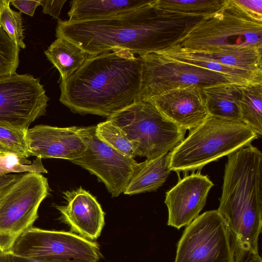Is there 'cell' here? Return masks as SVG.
<instances>
[{"label": "cell", "instance_id": "cell-1", "mask_svg": "<svg viewBox=\"0 0 262 262\" xmlns=\"http://www.w3.org/2000/svg\"><path fill=\"white\" fill-rule=\"evenodd\" d=\"M155 2L100 19H59L56 36L89 56L117 50L148 54L178 44L204 18L163 10Z\"/></svg>", "mask_w": 262, "mask_h": 262}, {"label": "cell", "instance_id": "cell-2", "mask_svg": "<svg viewBox=\"0 0 262 262\" xmlns=\"http://www.w3.org/2000/svg\"><path fill=\"white\" fill-rule=\"evenodd\" d=\"M141 60L125 50L89 56L61 80L59 101L74 113L109 118L140 101Z\"/></svg>", "mask_w": 262, "mask_h": 262}, {"label": "cell", "instance_id": "cell-3", "mask_svg": "<svg viewBox=\"0 0 262 262\" xmlns=\"http://www.w3.org/2000/svg\"><path fill=\"white\" fill-rule=\"evenodd\" d=\"M217 210L236 245L258 253L262 227V154L251 144L227 156Z\"/></svg>", "mask_w": 262, "mask_h": 262}, {"label": "cell", "instance_id": "cell-4", "mask_svg": "<svg viewBox=\"0 0 262 262\" xmlns=\"http://www.w3.org/2000/svg\"><path fill=\"white\" fill-rule=\"evenodd\" d=\"M257 135L242 122L209 116L189 130L169 152V169L177 173L200 171L206 165L251 144Z\"/></svg>", "mask_w": 262, "mask_h": 262}, {"label": "cell", "instance_id": "cell-5", "mask_svg": "<svg viewBox=\"0 0 262 262\" xmlns=\"http://www.w3.org/2000/svg\"><path fill=\"white\" fill-rule=\"evenodd\" d=\"M177 45L191 51L262 49V17L248 12L235 0H226L220 10L205 17Z\"/></svg>", "mask_w": 262, "mask_h": 262}, {"label": "cell", "instance_id": "cell-6", "mask_svg": "<svg viewBox=\"0 0 262 262\" xmlns=\"http://www.w3.org/2000/svg\"><path fill=\"white\" fill-rule=\"evenodd\" d=\"M107 119L132 142L137 156L146 159L171 151L185 138L186 131L165 118L148 101L136 102Z\"/></svg>", "mask_w": 262, "mask_h": 262}, {"label": "cell", "instance_id": "cell-7", "mask_svg": "<svg viewBox=\"0 0 262 262\" xmlns=\"http://www.w3.org/2000/svg\"><path fill=\"white\" fill-rule=\"evenodd\" d=\"M50 191L42 174L27 172L0 196V251H10L19 236L32 227Z\"/></svg>", "mask_w": 262, "mask_h": 262}, {"label": "cell", "instance_id": "cell-8", "mask_svg": "<svg viewBox=\"0 0 262 262\" xmlns=\"http://www.w3.org/2000/svg\"><path fill=\"white\" fill-rule=\"evenodd\" d=\"M142 66L140 101L180 88H202L232 83L226 76L201 67L167 57L159 53L139 55Z\"/></svg>", "mask_w": 262, "mask_h": 262}, {"label": "cell", "instance_id": "cell-9", "mask_svg": "<svg viewBox=\"0 0 262 262\" xmlns=\"http://www.w3.org/2000/svg\"><path fill=\"white\" fill-rule=\"evenodd\" d=\"M174 262H235V243L217 210L199 215L186 226Z\"/></svg>", "mask_w": 262, "mask_h": 262}, {"label": "cell", "instance_id": "cell-10", "mask_svg": "<svg viewBox=\"0 0 262 262\" xmlns=\"http://www.w3.org/2000/svg\"><path fill=\"white\" fill-rule=\"evenodd\" d=\"M10 251L23 256L61 262H98L101 256L96 242L70 232L33 226L19 236Z\"/></svg>", "mask_w": 262, "mask_h": 262}, {"label": "cell", "instance_id": "cell-11", "mask_svg": "<svg viewBox=\"0 0 262 262\" xmlns=\"http://www.w3.org/2000/svg\"><path fill=\"white\" fill-rule=\"evenodd\" d=\"M49 100L39 79L31 75L0 77V125L27 131L45 115Z\"/></svg>", "mask_w": 262, "mask_h": 262}, {"label": "cell", "instance_id": "cell-12", "mask_svg": "<svg viewBox=\"0 0 262 262\" xmlns=\"http://www.w3.org/2000/svg\"><path fill=\"white\" fill-rule=\"evenodd\" d=\"M78 133L86 150L82 156L70 161L96 176L112 197L124 192L138 162L101 140L96 134V125L78 127Z\"/></svg>", "mask_w": 262, "mask_h": 262}, {"label": "cell", "instance_id": "cell-13", "mask_svg": "<svg viewBox=\"0 0 262 262\" xmlns=\"http://www.w3.org/2000/svg\"><path fill=\"white\" fill-rule=\"evenodd\" d=\"M213 186L208 176L202 174L200 171L180 179L166 192L167 225L179 229L190 224L204 207Z\"/></svg>", "mask_w": 262, "mask_h": 262}, {"label": "cell", "instance_id": "cell-14", "mask_svg": "<svg viewBox=\"0 0 262 262\" xmlns=\"http://www.w3.org/2000/svg\"><path fill=\"white\" fill-rule=\"evenodd\" d=\"M165 118L185 130H191L208 116L202 88L193 85L174 90L149 100Z\"/></svg>", "mask_w": 262, "mask_h": 262}, {"label": "cell", "instance_id": "cell-15", "mask_svg": "<svg viewBox=\"0 0 262 262\" xmlns=\"http://www.w3.org/2000/svg\"><path fill=\"white\" fill-rule=\"evenodd\" d=\"M78 128L40 124L28 129L27 139L31 156L70 161L78 159L86 150Z\"/></svg>", "mask_w": 262, "mask_h": 262}, {"label": "cell", "instance_id": "cell-16", "mask_svg": "<svg viewBox=\"0 0 262 262\" xmlns=\"http://www.w3.org/2000/svg\"><path fill=\"white\" fill-rule=\"evenodd\" d=\"M63 194L67 204L54 205L61 214L59 220L81 236L97 239L105 224V213L96 198L81 187Z\"/></svg>", "mask_w": 262, "mask_h": 262}, {"label": "cell", "instance_id": "cell-17", "mask_svg": "<svg viewBox=\"0 0 262 262\" xmlns=\"http://www.w3.org/2000/svg\"><path fill=\"white\" fill-rule=\"evenodd\" d=\"M242 86L228 83L202 88L209 115L242 122L239 100Z\"/></svg>", "mask_w": 262, "mask_h": 262}, {"label": "cell", "instance_id": "cell-18", "mask_svg": "<svg viewBox=\"0 0 262 262\" xmlns=\"http://www.w3.org/2000/svg\"><path fill=\"white\" fill-rule=\"evenodd\" d=\"M170 171L169 152L138 163L123 193L133 195L156 191L165 182Z\"/></svg>", "mask_w": 262, "mask_h": 262}, {"label": "cell", "instance_id": "cell-19", "mask_svg": "<svg viewBox=\"0 0 262 262\" xmlns=\"http://www.w3.org/2000/svg\"><path fill=\"white\" fill-rule=\"evenodd\" d=\"M152 0H74L70 2L68 13L70 21L105 18L139 8Z\"/></svg>", "mask_w": 262, "mask_h": 262}, {"label": "cell", "instance_id": "cell-20", "mask_svg": "<svg viewBox=\"0 0 262 262\" xmlns=\"http://www.w3.org/2000/svg\"><path fill=\"white\" fill-rule=\"evenodd\" d=\"M157 53L167 57L219 73L229 78L232 83L239 85L262 83V74L227 67L193 54L174 45Z\"/></svg>", "mask_w": 262, "mask_h": 262}, {"label": "cell", "instance_id": "cell-21", "mask_svg": "<svg viewBox=\"0 0 262 262\" xmlns=\"http://www.w3.org/2000/svg\"><path fill=\"white\" fill-rule=\"evenodd\" d=\"M47 59L58 70L61 80L74 73L86 59V54L79 48L62 38H57L44 52Z\"/></svg>", "mask_w": 262, "mask_h": 262}, {"label": "cell", "instance_id": "cell-22", "mask_svg": "<svg viewBox=\"0 0 262 262\" xmlns=\"http://www.w3.org/2000/svg\"><path fill=\"white\" fill-rule=\"evenodd\" d=\"M239 107L242 122L260 137L262 135V83L242 86Z\"/></svg>", "mask_w": 262, "mask_h": 262}, {"label": "cell", "instance_id": "cell-23", "mask_svg": "<svg viewBox=\"0 0 262 262\" xmlns=\"http://www.w3.org/2000/svg\"><path fill=\"white\" fill-rule=\"evenodd\" d=\"M226 2V0H156L155 4L163 10L206 17L220 10Z\"/></svg>", "mask_w": 262, "mask_h": 262}, {"label": "cell", "instance_id": "cell-24", "mask_svg": "<svg viewBox=\"0 0 262 262\" xmlns=\"http://www.w3.org/2000/svg\"><path fill=\"white\" fill-rule=\"evenodd\" d=\"M96 134L101 140L122 154L133 159L137 156L132 142L111 120L106 119L96 125Z\"/></svg>", "mask_w": 262, "mask_h": 262}, {"label": "cell", "instance_id": "cell-25", "mask_svg": "<svg viewBox=\"0 0 262 262\" xmlns=\"http://www.w3.org/2000/svg\"><path fill=\"white\" fill-rule=\"evenodd\" d=\"M0 27L19 48H26L21 13L11 8L10 0H0Z\"/></svg>", "mask_w": 262, "mask_h": 262}, {"label": "cell", "instance_id": "cell-26", "mask_svg": "<svg viewBox=\"0 0 262 262\" xmlns=\"http://www.w3.org/2000/svg\"><path fill=\"white\" fill-rule=\"evenodd\" d=\"M22 172L47 173L41 158L37 157L33 162L20 159L14 153L8 152L0 155V177L8 173Z\"/></svg>", "mask_w": 262, "mask_h": 262}, {"label": "cell", "instance_id": "cell-27", "mask_svg": "<svg viewBox=\"0 0 262 262\" xmlns=\"http://www.w3.org/2000/svg\"><path fill=\"white\" fill-rule=\"evenodd\" d=\"M27 131L0 125V145L20 159H27L31 156L27 139Z\"/></svg>", "mask_w": 262, "mask_h": 262}, {"label": "cell", "instance_id": "cell-28", "mask_svg": "<svg viewBox=\"0 0 262 262\" xmlns=\"http://www.w3.org/2000/svg\"><path fill=\"white\" fill-rule=\"evenodd\" d=\"M66 2V0H39L40 5L42 7V12L58 20H59V15Z\"/></svg>", "mask_w": 262, "mask_h": 262}, {"label": "cell", "instance_id": "cell-29", "mask_svg": "<svg viewBox=\"0 0 262 262\" xmlns=\"http://www.w3.org/2000/svg\"><path fill=\"white\" fill-rule=\"evenodd\" d=\"M0 262H61L46 260L31 257L23 256L15 254L10 251H0ZM70 262H80L72 261Z\"/></svg>", "mask_w": 262, "mask_h": 262}, {"label": "cell", "instance_id": "cell-30", "mask_svg": "<svg viewBox=\"0 0 262 262\" xmlns=\"http://www.w3.org/2000/svg\"><path fill=\"white\" fill-rule=\"evenodd\" d=\"M10 4L21 13L33 16L37 7L40 5L38 1L10 0Z\"/></svg>", "mask_w": 262, "mask_h": 262}, {"label": "cell", "instance_id": "cell-31", "mask_svg": "<svg viewBox=\"0 0 262 262\" xmlns=\"http://www.w3.org/2000/svg\"><path fill=\"white\" fill-rule=\"evenodd\" d=\"M235 262H262L259 254L240 248L235 244Z\"/></svg>", "mask_w": 262, "mask_h": 262}, {"label": "cell", "instance_id": "cell-32", "mask_svg": "<svg viewBox=\"0 0 262 262\" xmlns=\"http://www.w3.org/2000/svg\"><path fill=\"white\" fill-rule=\"evenodd\" d=\"M236 2L248 12L262 17L261 0H235Z\"/></svg>", "mask_w": 262, "mask_h": 262}, {"label": "cell", "instance_id": "cell-33", "mask_svg": "<svg viewBox=\"0 0 262 262\" xmlns=\"http://www.w3.org/2000/svg\"><path fill=\"white\" fill-rule=\"evenodd\" d=\"M23 174H8L0 177V196Z\"/></svg>", "mask_w": 262, "mask_h": 262}, {"label": "cell", "instance_id": "cell-34", "mask_svg": "<svg viewBox=\"0 0 262 262\" xmlns=\"http://www.w3.org/2000/svg\"><path fill=\"white\" fill-rule=\"evenodd\" d=\"M9 152L6 148L0 145V155Z\"/></svg>", "mask_w": 262, "mask_h": 262}]
</instances>
